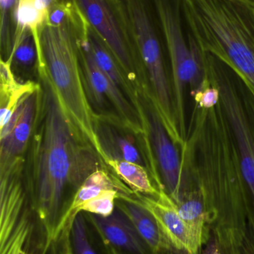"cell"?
I'll list each match as a JSON object with an SVG mask.
<instances>
[{"mask_svg": "<svg viewBox=\"0 0 254 254\" xmlns=\"http://www.w3.org/2000/svg\"><path fill=\"white\" fill-rule=\"evenodd\" d=\"M41 80L38 134L34 137L31 178L27 188L33 207L51 241L69 220L73 196L84 181L101 169V158L84 143L64 115L46 77Z\"/></svg>", "mask_w": 254, "mask_h": 254, "instance_id": "6da1fadb", "label": "cell"}, {"mask_svg": "<svg viewBox=\"0 0 254 254\" xmlns=\"http://www.w3.org/2000/svg\"><path fill=\"white\" fill-rule=\"evenodd\" d=\"M82 16L76 6L60 25L46 22L35 37L39 76L46 77L58 103L81 140L92 147L105 162L106 156L98 134L101 116L89 101L81 61Z\"/></svg>", "mask_w": 254, "mask_h": 254, "instance_id": "7a4b0ae2", "label": "cell"}, {"mask_svg": "<svg viewBox=\"0 0 254 254\" xmlns=\"http://www.w3.org/2000/svg\"><path fill=\"white\" fill-rule=\"evenodd\" d=\"M202 52L231 68L254 97V4L247 0H183Z\"/></svg>", "mask_w": 254, "mask_h": 254, "instance_id": "3957f363", "label": "cell"}, {"mask_svg": "<svg viewBox=\"0 0 254 254\" xmlns=\"http://www.w3.org/2000/svg\"><path fill=\"white\" fill-rule=\"evenodd\" d=\"M168 53L172 77L173 106L179 132L187 135L185 119V89L192 94L204 78L202 51L200 49L183 10V0H150Z\"/></svg>", "mask_w": 254, "mask_h": 254, "instance_id": "277c9868", "label": "cell"}, {"mask_svg": "<svg viewBox=\"0 0 254 254\" xmlns=\"http://www.w3.org/2000/svg\"><path fill=\"white\" fill-rule=\"evenodd\" d=\"M204 74L220 92V102L238 147L242 170L254 199V137L242 99L225 64L210 54L203 52Z\"/></svg>", "mask_w": 254, "mask_h": 254, "instance_id": "5b68a950", "label": "cell"}, {"mask_svg": "<svg viewBox=\"0 0 254 254\" xmlns=\"http://www.w3.org/2000/svg\"><path fill=\"white\" fill-rule=\"evenodd\" d=\"M73 2L102 40L128 80L137 84L142 64L112 0H73Z\"/></svg>", "mask_w": 254, "mask_h": 254, "instance_id": "8992f818", "label": "cell"}, {"mask_svg": "<svg viewBox=\"0 0 254 254\" xmlns=\"http://www.w3.org/2000/svg\"><path fill=\"white\" fill-rule=\"evenodd\" d=\"M79 47L89 101H92L99 107H103L107 100L116 110L118 122L121 126L134 134L147 136V129L142 113L140 114L135 105L125 97L123 91L100 69L92 57L83 28L81 31Z\"/></svg>", "mask_w": 254, "mask_h": 254, "instance_id": "52a82bcc", "label": "cell"}, {"mask_svg": "<svg viewBox=\"0 0 254 254\" xmlns=\"http://www.w3.org/2000/svg\"><path fill=\"white\" fill-rule=\"evenodd\" d=\"M139 99L143 109L149 145L153 151L164 190L176 202L180 197L182 185L181 156L178 147L163 125L151 100L149 91H140Z\"/></svg>", "mask_w": 254, "mask_h": 254, "instance_id": "ba28073f", "label": "cell"}, {"mask_svg": "<svg viewBox=\"0 0 254 254\" xmlns=\"http://www.w3.org/2000/svg\"><path fill=\"white\" fill-rule=\"evenodd\" d=\"M40 98L41 86L21 101L8 123L0 128V166L22 157L35 127Z\"/></svg>", "mask_w": 254, "mask_h": 254, "instance_id": "9c48e42d", "label": "cell"}, {"mask_svg": "<svg viewBox=\"0 0 254 254\" xmlns=\"http://www.w3.org/2000/svg\"><path fill=\"white\" fill-rule=\"evenodd\" d=\"M87 214L113 254H156L119 207L107 217Z\"/></svg>", "mask_w": 254, "mask_h": 254, "instance_id": "30bf717a", "label": "cell"}, {"mask_svg": "<svg viewBox=\"0 0 254 254\" xmlns=\"http://www.w3.org/2000/svg\"><path fill=\"white\" fill-rule=\"evenodd\" d=\"M133 198L152 213L163 233L174 250L187 254H195L190 235L177 212L175 203L164 189L158 197L134 193Z\"/></svg>", "mask_w": 254, "mask_h": 254, "instance_id": "8fae6325", "label": "cell"}, {"mask_svg": "<svg viewBox=\"0 0 254 254\" xmlns=\"http://www.w3.org/2000/svg\"><path fill=\"white\" fill-rule=\"evenodd\" d=\"M116 207L134 223L140 235L156 254H173L174 249L164 235L155 216L131 196L122 195L116 200Z\"/></svg>", "mask_w": 254, "mask_h": 254, "instance_id": "7c38bea8", "label": "cell"}, {"mask_svg": "<svg viewBox=\"0 0 254 254\" xmlns=\"http://www.w3.org/2000/svg\"><path fill=\"white\" fill-rule=\"evenodd\" d=\"M83 32L89 42L92 57L100 69L126 94L136 107L140 89H137L128 80L110 51L84 17Z\"/></svg>", "mask_w": 254, "mask_h": 254, "instance_id": "4fadbf2b", "label": "cell"}, {"mask_svg": "<svg viewBox=\"0 0 254 254\" xmlns=\"http://www.w3.org/2000/svg\"><path fill=\"white\" fill-rule=\"evenodd\" d=\"M70 245L72 254H113L85 212L72 219Z\"/></svg>", "mask_w": 254, "mask_h": 254, "instance_id": "5bb4252c", "label": "cell"}, {"mask_svg": "<svg viewBox=\"0 0 254 254\" xmlns=\"http://www.w3.org/2000/svg\"><path fill=\"white\" fill-rule=\"evenodd\" d=\"M116 190L124 195L132 196L134 193L128 187L119 183L113 179L107 170L101 168L91 173L76 190L71 206L69 210V219L79 213V208L89 200L102 193L106 190Z\"/></svg>", "mask_w": 254, "mask_h": 254, "instance_id": "9a60e30c", "label": "cell"}, {"mask_svg": "<svg viewBox=\"0 0 254 254\" xmlns=\"http://www.w3.org/2000/svg\"><path fill=\"white\" fill-rule=\"evenodd\" d=\"M98 134L107 158H119L145 167L144 160L134 140L130 136L119 132L114 125L101 120Z\"/></svg>", "mask_w": 254, "mask_h": 254, "instance_id": "2e32d148", "label": "cell"}, {"mask_svg": "<svg viewBox=\"0 0 254 254\" xmlns=\"http://www.w3.org/2000/svg\"><path fill=\"white\" fill-rule=\"evenodd\" d=\"M104 164L123 181L134 193L158 197L161 189L152 183L146 167L119 158H107Z\"/></svg>", "mask_w": 254, "mask_h": 254, "instance_id": "e0dca14e", "label": "cell"}, {"mask_svg": "<svg viewBox=\"0 0 254 254\" xmlns=\"http://www.w3.org/2000/svg\"><path fill=\"white\" fill-rule=\"evenodd\" d=\"M24 30L25 31L16 39L7 60L19 66L30 67L37 62V46L32 31L29 28Z\"/></svg>", "mask_w": 254, "mask_h": 254, "instance_id": "ac0fdd59", "label": "cell"}, {"mask_svg": "<svg viewBox=\"0 0 254 254\" xmlns=\"http://www.w3.org/2000/svg\"><path fill=\"white\" fill-rule=\"evenodd\" d=\"M47 18L48 13L37 8L35 0H19L18 1L16 19L18 25L22 29L29 28L36 36Z\"/></svg>", "mask_w": 254, "mask_h": 254, "instance_id": "d6986e66", "label": "cell"}, {"mask_svg": "<svg viewBox=\"0 0 254 254\" xmlns=\"http://www.w3.org/2000/svg\"><path fill=\"white\" fill-rule=\"evenodd\" d=\"M124 195L116 190H106L98 196L89 200L79 208V212L107 217L113 214L116 209V200Z\"/></svg>", "mask_w": 254, "mask_h": 254, "instance_id": "ffe728a7", "label": "cell"}, {"mask_svg": "<svg viewBox=\"0 0 254 254\" xmlns=\"http://www.w3.org/2000/svg\"><path fill=\"white\" fill-rule=\"evenodd\" d=\"M192 95L195 100V105L205 110L213 108L220 102L219 89L210 83L205 74L202 84Z\"/></svg>", "mask_w": 254, "mask_h": 254, "instance_id": "44dd1931", "label": "cell"}, {"mask_svg": "<svg viewBox=\"0 0 254 254\" xmlns=\"http://www.w3.org/2000/svg\"><path fill=\"white\" fill-rule=\"evenodd\" d=\"M204 246L205 247L203 249L201 254H222L219 242L214 235L212 237L211 234H210V237Z\"/></svg>", "mask_w": 254, "mask_h": 254, "instance_id": "7402d4cb", "label": "cell"}, {"mask_svg": "<svg viewBox=\"0 0 254 254\" xmlns=\"http://www.w3.org/2000/svg\"><path fill=\"white\" fill-rule=\"evenodd\" d=\"M57 0H35L36 7L38 10L49 13V10L55 4H58Z\"/></svg>", "mask_w": 254, "mask_h": 254, "instance_id": "603a6c76", "label": "cell"}, {"mask_svg": "<svg viewBox=\"0 0 254 254\" xmlns=\"http://www.w3.org/2000/svg\"><path fill=\"white\" fill-rule=\"evenodd\" d=\"M45 254H61V249H60V243L59 240L58 238L55 240H52L49 244V247H48L47 250H46Z\"/></svg>", "mask_w": 254, "mask_h": 254, "instance_id": "cb8c5ba5", "label": "cell"}, {"mask_svg": "<svg viewBox=\"0 0 254 254\" xmlns=\"http://www.w3.org/2000/svg\"><path fill=\"white\" fill-rule=\"evenodd\" d=\"M247 1H251V2L254 3V0H247Z\"/></svg>", "mask_w": 254, "mask_h": 254, "instance_id": "d4e9b609", "label": "cell"}]
</instances>
